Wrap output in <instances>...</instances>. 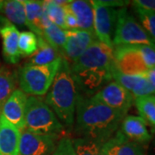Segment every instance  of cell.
<instances>
[{"mask_svg": "<svg viewBox=\"0 0 155 155\" xmlns=\"http://www.w3.org/2000/svg\"><path fill=\"white\" fill-rule=\"evenodd\" d=\"M75 113L78 134L102 144L113 136L125 117L94 97H85L80 94Z\"/></svg>", "mask_w": 155, "mask_h": 155, "instance_id": "6da1fadb", "label": "cell"}, {"mask_svg": "<svg viewBox=\"0 0 155 155\" xmlns=\"http://www.w3.org/2000/svg\"><path fill=\"white\" fill-rule=\"evenodd\" d=\"M114 48L96 41L71 66L78 88L86 94L98 92L111 82Z\"/></svg>", "mask_w": 155, "mask_h": 155, "instance_id": "7a4b0ae2", "label": "cell"}, {"mask_svg": "<svg viewBox=\"0 0 155 155\" xmlns=\"http://www.w3.org/2000/svg\"><path fill=\"white\" fill-rule=\"evenodd\" d=\"M78 95L70 63L62 57L61 66L47 93L45 102L60 121L67 126H72Z\"/></svg>", "mask_w": 155, "mask_h": 155, "instance_id": "3957f363", "label": "cell"}, {"mask_svg": "<svg viewBox=\"0 0 155 155\" xmlns=\"http://www.w3.org/2000/svg\"><path fill=\"white\" fill-rule=\"evenodd\" d=\"M25 128L39 134L57 135L64 126L43 98L30 96L26 104Z\"/></svg>", "mask_w": 155, "mask_h": 155, "instance_id": "277c9868", "label": "cell"}, {"mask_svg": "<svg viewBox=\"0 0 155 155\" xmlns=\"http://www.w3.org/2000/svg\"><path fill=\"white\" fill-rule=\"evenodd\" d=\"M62 56L46 66L25 64L18 71V82L22 91L33 97L47 94L61 66Z\"/></svg>", "mask_w": 155, "mask_h": 155, "instance_id": "5b68a950", "label": "cell"}, {"mask_svg": "<svg viewBox=\"0 0 155 155\" xmlns=\"http://www.w3.org/2000/svg\"><path fill=\"white\" fill-rule=\"evenodd\" d=\"M113 45L116 47L134 45L155 46V42L140 22L127 11V8L122 7L118 10L117 13Z\"/></svg>", "mask_w": 155, "mask_h": 155, "instance_id": "8992f818", "label": "cell"}, {"mask_svg": "<svg viewBox=\"0 0 155 155\" xmlns=\"http://www.w3.org/2000/svg\"><path fill=\"white\" fill-rule=\"evenodd\" d=\"M114 65L118 72L125 75H146L149 71L139 45L116 47Z\"/></svg>", "mask_w": 155, "mask_h": 155, "instance_id": "52a82bcc", "label": "cell"}, {"mask_svg": "<svg viewBox=\"0 0 155 155\" xmlns=\"http://www.w3.org/2000/svg\"><path fill=\"white\" fill-rule=\"evenodd\" d=\"M94 12V33L97 41L114 48L113 37L118 10L102 5L98 1H91Z\"/></svg>", "mask_w": 155, "mask_h": 155, "instance_id": "ba28073f", "label": "cell"}, {"mask_svg": "<svg viewBox=\"0 0 155 155\" xmlns=\"http://www.w3.org/2000/svg\"><path fill=\"white\" fill-rule=\"evenodd\" d=\"M57 135L39 134L23 128L21 130L19 155H52L56 148Z\"/></svg>", "mask_w": 155, "mask_h": 155, "instance_id": "9c48e42d", "label": "cell"}, {"mask_svg": "<svg viewBox=\"0 0 155 155\" xmlns=\"http://www.w3.org/2000/svg\"><path fill=\"white\" fill-rule=\"evenodd\" d=\"M93 97L123 116H126L134 101L132 94L115 81L106 84Z\"/></svg>", "mask_w": 155, "mask_h": 155, "instance_id": "30bf717a", "label": "cell"}, {"mask_svg": "<svg viewBox=\"0 0 155 155\" xmlns=\"http://www.w3.org/2000/svg\"><path fill=\"white\" fill-rule=\"evenodd\" d=\"M67 41L61 49L67 61L74 62L94 43L97 39L95 33L80 28L67 30Z\"/></svg>", "mask_w": 155, "mask_h": 155, "instance_id": "8fae6325", "label": "cell"}, {"mask_svg": "<svg viewBox=\"0 0 155 155\" xmlns=\"http://www.w3.org/2000/svg\"><path fill=\"white\" fill-rule=\"evenodd\" d=\"M27 99V95L21 89H16L6 101L1 110V115L19 130H22L25 127Z\"/></svg>", "mask_w": 155, "mask_h": 155, "instance_id": "7c38bea8", "label": "cell"}, {"mask_svg": "<svg viewBox=\"0 0 155 155\" xmlns=\"http://www.w3.org/2000/svg\"><path fill=\"white\" fill-rule=\"evenodd\" d=\"M20 32L17 28L6 21L0 27V36L3 41V55L6 62L17 64L20 61V53L18 49V40Z\"/></svg>", "mask_w": 155, "mask_h": 155, "instance_id": "4fadbf2b", "label": "cell"}, {"mask_svg": "<svg viewBox=\"0 0 155 155\" xmlns=\"http://www.w3.org/2000/svg\"><path fill=\"white\" fill-rule=\"evenodd\" d=\"M21 132L0 115V155H19Z\"/></svg>", "mask_w": 155, "mask_h": 155, "instance_id": "5bb4252c", "label": "cell"}, {"mask_svg": "<svg viewBox=\"0 0 155 155\" xmlns=\"http://www.w3.org/2000/svg\"><path fill=\"white\" fill-rule=\"evenodd\" d=\"M103 152L104 155H144L140 147L121 131H116L115 135L103 144Z\"/></svg>", "mask_w": 155, "mask_h": 155, "instance_id": "9a60e30c", "label": "cell"}, {"mask_svg": "<svg viewBox=\"0 0 155 155\" xmlns=\"http://www.w3.org/2000/svg\"><path fill=\"white\" fill-rule=\"evenodd\" d=\"M128 140L135 143H147L152 139L147 123L140 116H127L123 118L120 130Z\"/></svg>", "mask_w": 155, "mask_h": 155, "instance_id": "2e32d148", "label": "cell"}, {"mask_svg": "<svg viewBox=\"0 0 155 155\" xmlns=\"http://www.w3.org/2000/svg\"><path fill=\"white\" fill-rule=\"evenodd\" d=\"M67 7L76 17L78 28L94 33V12L91 1H71Z\"/></svg>", "mask_w": 155, "mask_h": 155, "instance_id": "e0dca14e", "label": "cell"}, {"mask_svg": "<svg viewBox=\"0 0 155 155\" xmlns=\"http://www.w3.org/2000/svg\"><path fill=\"white\" fill-rule=\"evenodd\" d=\"M28 28L37 36L42 37L41 18L44 14V1L23 0Z\"/></svg>", "mask_w": 155, "mask_h": 155, "instance_id": "ac0fdd59", "label": "cell"}, {"mask_svg": "<svg viewBox=\"0 0 155 155\" xmlns=\"http://www.w3.org/2000/svg\"><path fill=\"white\" fill-rule=\"evenodd\" d=\"M38 37V50L29 57L28 63L33 66H46L53 63L61 57L59 51L50 46L43 37Z\"/></svg>", "mask_w": 155, "mask_h": 155, "instance_id": "d6986e66", "label": "cell"}, {"mask_svg": "<svg viewBox=\"0 0 155 155\" xmlns=\"http://www.w3.org/2000/svg\"><path fill=\"white\" fill-rule=\"evenodd\" d=\"M3 12L5 15L6 19L12 24L28 27L24 4L22 0L5 1Z\"/></svg>", "mask_w": 155, "mask_h": 155, "instance_id": "ffe728a7", "label": "cell"}, {"mask_svg": "<svg viewBox=\"0 0 155 155\" xmlns=\"http://www.w3.org/2000/svg\"><path fill=\"white\" fill-rule=\"evenodd\" d=\"M16 91V76L10 68L0 67V115L4 104Z\"/></svg>", "mask_w": 155, "mask_h": 155, "instance_id": "44dd1931", "label": "cell"}, {"mask_svg": "<svg viewBox=\"0 0 155 155\" xmlns=\"http://www.w3.org/2000/svg\"><path fill=\"white\" fill-rule=\"evenodd\" d=\"M135 106L140 117L155 131V96H145L134 98Z\"/></svg>", "mask_w": 155, "mask_h": 155, "instance_id": "7402d4cb", "label": "cell"}, {"mask_svg": "<svg viewBox=\"0 0 155 155\" xmlns=\"http://www.w3.org/2000/svg\"><path fill=\"white\" fill-rule=\"evenodd\" d=\"M42 37L44 40L57 51L61 52L67 41V30H64L50 22L42 28Z\"/></svg>", "mask_w": 155, "mask_h": 155, "instance_id": "603a6c76", "label": "cell"}, {"mask_svg": "<svg viewBox=\"0 0 155 155\" xmlns=\"http://www.w3.org/2000/svg\"><path fill=\"white\" fill-rule=\"evenodd\" d=\"M72 147L76 155H104L103 144L86 138L72 140Z\"/></svg>", "mask_w": 155, "mask_h": 155, "instance_id": "cb8c5ba5", "label": "cell"}, {"mask_svg": "<svg viewBox=\"0 0 155 155\" xmlns=\"http://www.w3.org/2000/svg\"><path fill=\"white\" fill-rule=\"evenodd\" d=\"M18 49L20 55L30 57L38 50V37L31 31H22L19 35Z\"/></svg>", "mask_w": 155, "mask_h": 155, "instance_id": "d4e9b609", "label": "cell"}, {"mask_svg": "<svg viewBox=\"0 0 155 155\" xmlns=\"http://www.w3.org/2000/svg\"><path fill=\"white\" fill-rule=\"evenodd\" d=\"M44 5L50 21L62 29L67 30L65 24V7L56 5L53 0L44 1Z\"/></svg>", "mask_w": 155, "mask_h": 155, "instance_id": "484cf974", "label": "cell"}, {"mask_svg": "<svg viewBox=\"0 0 155 155\" xmlns=\"http://www.w3.org/2000/svg\"><path fill=\"white\" fill-rule=\"evenodd\" d=\"M134 10L138 16L139 20L140 21V25L155 42V12L145 11L135 7Z\"/></svg>", "mask_w": 155, "mask_h": 155, "instance_id": "4316f807", "label": "cell"}, {"mask_svg": "<svg viewBox=\"0 0 155 155\" xmlns=\"http://www.w3.org/2000/svg\"><path fill=\"white\" fill-rule=\"evenodd\" d=\"M52 155H76L72 147V140L69 138L61 139Z\"/></svg>", "mask_w": 155, "mask_h": 155, "instance_id": "83f0119b", "label": "cell"}, {"mask_svg": "<svg viewBox=\"0 0 155 155\" xmlns=\"http://www.w3.org/2000/svg\"><path fill=\"white\" fill-rule=\"evenodd\" d=\"M67 5L64 6L65 7V11H66V13H65V24H66L67 29V30H69V29H77V28H78L77 19H76L75 16L72 13V11L68 9Z\"/></svg>", "mask_w": 155, "mask_h": 155, "instance_id": "f1b7e54d", "label": "cell"}, {"mask_svg": "<svg viewBox=\"0 0 155 155\" xmlns=\"http://www.w3.org/2000/svg\"><path fill=\"white\" fill-rule=\"evenodd\" d=\"M133 5L135 8L155 12V0H134Z\"/></svg>", "mask_w": 155, "mask_h": 155, "instance_id": "f546056e", "label": "cell"}, {"mask_svg": "<svg viewBox=\"0 0 155 155\" xmlns=\"http://www.w3.org/2000/svg\"><path fill=\"white\" fill-rule=\"evenodd\" d=\"M98 3L102 5L107 6V7H123V6L128 5L129 1H120V0H113V1H102L99 0Z\"/></svg>", "mask_w": 155, "mask_h": 155, "instance_id": "4dcf8cb0", "label": "cell"}, {"mask_svg": "<svg viewBox=\"0 0 155 155\" xmlns=\"http://www.w3.org/2000/svg\"><path fill=\"white\" fill-rule=\"evenodd\" d=\"M146 77L147 78V79L149 80L151 84L155 87V67L150 69L148 72H147Z\"/></svg>", "mask_w": 155, "mask_h": 155, "instance_id": "1f68e13d", "label": "cell"}, {"mask_svg": "<svg viewBox=\"0 0 155 155\" xmlns=\"http://www.w3.org/2000/svg\"><path fill=\"white\" fill-rule=\"evenodd\" d=\"M4 5H5V1H3V0H0V12H3Z\"/></svg>", "mask_w": 155, "mask_h": 155, "instance_id": "d6a6232c", "label": "cell"}]
</instances>
